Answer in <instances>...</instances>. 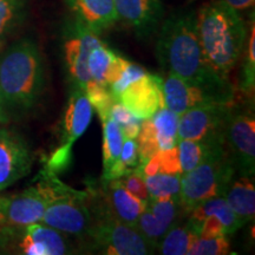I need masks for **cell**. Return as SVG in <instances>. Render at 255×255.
I'll list each match as a JSON object with an SVG mask.
<instances>
[{"label": "cell", "mask_w": 255, "mask_h": 255, "mask_svg": "<svg viewBox=\"0 0 255 255\" xmlns=\"http://www.w3.org/2000/svg\"><path fill=\"white\" fill-rule=\"evenodd\" d=\"M157 32L156 56L162 69L203 89L216 103H234L233 84L216 72L203 55L197 34L196 12H175L163 19Z\"/></svg>", "instance_id": "cell-1"}, {"label": "cell", "mask_w": 255, "mask_h": 255, "mask_svg": "<svg viewBox=\"0 0 255 255\" xmlns=\"http://www.w3.org/2000/svg\"><path fill=\"white\" fill-rule=\"evenodd\" d=\"M45 88L43 55L33 39L15 41L0 56V98L8 119L30 114Z\"/></svg>", "instance_id": "cell-2"}, {"label": "cell", "mask_w": 255, "mask_h": 255, "mask_svg": "<svg viewBox=\"0 0 255 255\" xmlns=\"http://www.w3.org/2000/svg\"><path fill=\"white\" fill-rule=\"evenodd\" d=\"M196 24L207 63L228 78L245 52L246 23L237 9L221 0H213L196 12Z\"/></svg>", "instance_id": "cell-3"}, {"label": "cell", "mask_w": 255, "mask_h": 255, "mask_svg": "<svg viewBox=\"0 0 255 255\" xmlns=\"http://www.w3.org/2000/svg\"><path fill=\"white\" fill-rule=\"evenodd\" d=\"M235 174L225 145L219 146L197 167L181 176L180 202L184 212L189 214L191 209L210 197L225 196Z\"/></svg>", "instance_id": "cell-4"}, {"label": "cell", "mask_w": 255, "mask_h": 255, "mask_svg": "<svg viewBox=\"0 0 255 255\" xmlns=\"http://www.w3.org/2000/svg\"><path fill=\"white\" fill-rule=\"evenodd\" d=\"M82 241L87 250L100 254L145 255L155 251L137 227L121 222L110 213L96 218Z\"/></svg>", "instance_id": "cell-5"}, {"label": "cell", "mask_w": 255, "mask_h": 255, "mask_svg": "<svg viewBox=\"0 0 255 255\" xmlns=\"http://www.w3.org/2000/svg\"><path fill=\"white\" fill-rule=\"evenodd\" d=\"M0 242L7 245L14 253L25 255H66L78 251L69 235L43 222L6 227L0 233Z\"/></svg>", "instance_id": "cell-6"}, {"label": "cell", "mask_w": 255, "mask_h": 255, "mask_svg": "<svg viewBox=\"0 0 255 255\" xmlns=\"http://www.w3.org/2000/svg\"><path fill=\"white\" fill-rule=\"evenodd\" d=\"M225 149L239 175L253 176L255 169L253 108H245L233 103L225 130Z\"/></svg>", "instance_id": "cell-7"}, {"label": "cell", "mask_w": 255, "mask_h": 255, "mask_svg": "<svg viewBox=\"0 0 255 255\" xmlns=\"http://www.w3.org/2000/svg\"><path fill=\"white\" fill-rule=\"evenodd\" d=\"M40 222L79 241L83 240L95 223L90 191L76 190L70 195L53 200L46 207Z\"/></svg>", "instance_id": "cell-8"}, {"label": "cell", "mask_w": 255, "mask_h": 255, "mask_svg": "<svg viewBox=\"0 0 255 255\" xmlns=\"http://www.w3.org/2000/svg\"><path fill=\"white\" fill-rule=\"evenodd\" d=\"M231 104L207 103L191 108L178 117V139H207L225 142Z\"/></svg>", "instance_id": "cell-9"}, {"label": "cell", "mask_w": 255, "mask_h": 255, "mask_svg": "<svg viewBox=\"0 0 255 255\" xmlns=\"http://www.w3.org/2000/svg\"><path fill=\"white\" fill-rule=\"evenodd\" d=\"M101 43L98 34L76 20L66 26L63 38V65L72 88H85L89 79H91L88 71L89 55Z\"/></svg>", "instance_id": "cell-10"}, {"label": "cell", "mask_w": 255, "mask_h": 255, "mask_svg": "<svg viewBox=\"0 0 255 255\" xmlns=\"http://www.w3.org/2000/svg\"><path fill=\"white\" fill-rule=\"evenodd\" d=\"M34 156L24 136L8 128H0V191L30 174Z\"/></svg>", "instance_id": "cell-11"}, {"label": "cell", "mask_w": 255, "mask_h": 255, "mask_svg": "<svg viewBox=\"0 0 255 255\" xmlns=\"http://www.w3.org/2000/svg\"><path fill=\"white\" fill-rule=\"evenodd\" d=\"M119 20L135 32L139 39L154 36L164 19L161 0H115Z\"/></svg>", "instance_id": "cell-12"}, {"label": "cell", "mask_w": 255, "mask_h": 255, "mask_svg": "<svg viewBox=\"0 0 255 255\" xmlns=\"http://www.w3.org/2000/svg\"><path fill=\"white\" fill-rule=\"evenodd\" d=\"M159 76L146 72L143 77L132 82L121 92L119 102L122 103L136 119H151L159 108L165 107Z\"/></svg>", "instance_id": "cell-13"}, {"label": "cell", "mask_w": 255, "mask_h": 255, "mask_svg": "<svg viewBox=\"0 0 255 255\" xmlns=\"http://www.w3.org/2000/svg\"><path fill=\"white\" fill-rule=\"evenodd\" d=\"M94 108L88 100L85 88H72L62 119L60 148L72 151L73 144L90 126Z\"/></svg>", "instance_id": "cell-14"}, {"label": "cell", "mask_w": 255, "mask_h": 255, "mask_svg": "<svg viewBox=\"0 0 255 255\" xmlns=\"http://www.w3.org/2000/svg\"><path fill=\"white\" fill-rule=\"evenodd\" d=\"M73 20L96 34L109 30L119 21L115 0H65Z\"/></svg>", "instance_id": "cell-15"}, {"label": "cell", "mask_w": 255, "mask_h": 255, "mask_svg": "<svg viewBox=\"0 0 255 255\" xmlns=\"http://www.w3.org/2000/svg\"><path fill=\"white\" fill-rule=\"evenodd\" d=\"M162 92L165 108L178 116L197 105L216 103L203 89L190 84L173 73H167V77L162 81Z\"/></svg>", "instance_id": "cell-16"}, {"label": "cell", "mask_w": 255, "mask_h": 255, "mask_svg": "<svg viewBox=\"0 0 255 255\" xmlns=\"http://www.w3.org/2000/svg\"><path fill=\"white\" fill-rule=\"evenodd\" d=\"M103 187L105 203L111 214L121 222L136 227L137 220L145 209L148 202H144L130 193L119 182V180L108 182L103 181Z\"/></svg>", "instance_id": "cell-17"}, {"label": "cell", "mask_w": 255, "mask_h": 255, "mask_svg": "<svg viewBox=\"0 0 255 255\" xmlns=\"http://www.w3.org/2000/svg\"><path fill=\"white\" fill-rule=\"evenodd\" d=\"M208 215H215L222 223L225 234L229 235L234 234L238 229H240L242 226L237 215L234 214L231 206L228 205L227 200L225 196H215L203 201L200 205H197L195 208L191 209V212L187 215V221L193 227L197 234H200L201 226H202L203 220Z\"/></svg>", "instance_id": "cell-18"}, {"label": "cell", "mask_w": 255, "mask_h": 255, "mask_svg": "<svg viewBox=\"0 0 255 255\" xmlns=\"http://www.w3.org/2000/svg\"><path fill=\"white\" fill-rule=\"evenodd\" d=\"M126 58L111 50L104 41L91 50L88 59V71L92 81L109 88L122 71Z\"/></svg>", "instance_id": "cell-19"}, {"label": "cell", "mask_w": 255, "mask_h": 255, "mask_svg": "<svg viewBox=\"0 0 255 255\" xmlns=\"http://www.w3.org/2000/svg\"><path fill=\"white\" fill-rule=\"evenodd\" d=\"M226 200L237 215L241 226L253 221L255 215V189L253 176H242L233 178L226 191Z\"/></svg>", "instance_id": "cell-20"}, {"label": "cell", "mask_w": 255, "mask_h": 255, "mask_svg": "<svg viewBox=\"0 0 255 255\" xmlns=\"http://www.w3.org/2000/svg\"><path fill=\"white\" fill-rule=\"evenodd\" d=\"M31 0H0V47L26 20Z\"/></svg>", "instance_id": "cell-21"}, {"label": "cell", "mask_w": 255, "mask_h": 255, "mask_svg": "<svg viewBox=\"0 0 255 255\" xmlns=\"http://www.w3.org/2000/svg\"><path fill=\"white\" fill-rule=\"evenodd\" d=\"M178 158L181 171L189 173L194 168L203 162L219 146L225 145L221 141H207V139H178Z\"/></svg>", "instance_id": "cell-22"}, {"label": "cell", "mask_w": 255, "mask_h": 255, "mask_svg": "<svg viewBox=\"0 0 255 255\" xmlns=\"http://www.w3.org/2000/svg\"><path fill=\"white\" fill-rule=\"evenodd\" d=\"M199 238V234L194 231L193 227L186 222H176L169 228L165 235L162 238L161 242L156 250L159 254L163 255H184L194 241Z\"/></svg>", "instance_id": "cell-23"}, {"label": "cell", "mask_w": 255, "mask_h": 255, "mask_svg": "<svg viewBox=\"0 0 255 255\" xmlns=\"http://www.w3.org/2000/svg\"><path fill=\"white\" fill-rule=\"evenodd\" d=\"M103 123V176L114 167L121 157L123 145V132L113 119L108 117Z\"/></svg>", "instance_id": "cell-24"}, {"label": "cell", "mask_w": 255, "mask_h": 255, "mask_svg": "<svg viewBox=\"0 0 255 255\" xmlns=\"http://www.w3.org/2000/svg\"><path fill=\"white\" fill-rule=\"evenodd\" d=\"M178 115L168 108H159L151 117L159 150H167L177 144Z\"/></svg>", "instance_id": "cell-25"}, {"label": "cell", "mask_w": 255, "mask_h": 255, "mask_svg": "<svg viewBox=\"0 0 255 255\" xmlns=\"http://www.w3.org/2000/svg\"><path fill=\"white\" fill-rule=\"evenodd\" d=\"M181 176L176 174L156 173L144 175L146 189L150 199H174L180 197Z\"/></svg>", "instance_id": "cell-26"}, {"label": "cell", "mask_w": 255, "mask_h": 255, "mask_svg": "<svg viewBox=\"0 0 255 255\" xmlns=\"http://www.w3.org/2000/svg\"><path fill=\"white\" fill-rule=\"evenodd\" d=\"M85 92H87L88 100L92 105V108L97 111L102 121L109 117L111 107L116 103V98L111 94L109 88L103 84L89 79L85 84Z\"/></svg>", "instance_id": "cell-27"}, {"label": "cell", "mask_w": 255, "mask_h": 255, "mask_svg": "<svg viewBox=\"0 0 255 255\" xmlns=\"http://www.w3.org/2000/svg\"><path fill=\"white\" fill-rule=\"evenodd\" d=\"M246 56L242 65L240 90L250 97L254 91L255 84V23L254 13H252V26L251 34L246 41Z\"/></svg>", "instance_id": "cell-28"}, {"label": "cell", "mask_w": 255, "mask_h": 255, "mask_svg": "<svg viewBox=\"0 0 255 255\" xmlns=\"http://www.w3.org/2000/svg\"><path fill=\"white\" fill-rule=\"evenodd\" d=\"M136 139L137 145H138L139 162H141V167H143L148 159H150L159 151L157 137H156L151 119L141 121V128H139V132Z\"/></svg>", "instance_id": "cell-29"}, {"label": "cell", "mask_w": 255, "mask_h": 255, "mask_svg": "<svg viewBox=\"0 0 255 255\" xmlns=\"http://www.w3.org/2000/svg\"><path fill=\"white\" fill-rule=\"evenodd\" d=\"M109 117L121 127L124 137L136 139L141 128V120L136 119L122 103L116 102L111 107Z\"/></svg>", "instance_id": "cell-30"}, {"label": "cell", "mask_w": 255, "mask_h": 255, "mask_svg": "<svg viewBox=\"0 0 255 255\" xmlns=\"http://www.w3.org/2000/svg\"><path fill=\"white\" fill-rule=\"evenodd\" d=\"M190 255H226L231 254V245L227 237L212 239L197 238L188 251Z\"/></svg>", "instance_id": "cell-31"}, {"label": "cell", "mask_w": 255, "mask_h": 255, "mask_svg": "<svg viewBox=\"0 0 255 255\" xmlns=\"http://www.w3.org/2000/svg\"><path fill=\"white\" fill-rule=\"evenodd\" d=\"M146 73V71L142 66L137 65V64L130 62V60L126 59V63H124L122 71L120 72L119 77L116 78L113 84L109 87V90L116 101H119V96L121 95V92L124 91L128 85L131 84L132 82L137 81L141 77H143Z\"/></svg>", "instance_id": "cell-32"}, {"label": "cell", "mask_w": 255, "mask_h": 255, "mask_svg": "<svg viewBox=\"0 0 255 255\" xmlns=\"http://www.w3.org/2000/svg\"><path fill=\"white\" fill-rule=\"evenodd\" d=\"M117 180L126 189L129 190L130 193L138 197V199L144 201V202H148L150 200V196H149L148 189H146L145 186L142 167L128 171L127 174H124L122 177L117 178Z\"/></svg>", "instance_id": "cell-33"}, {"label": "cell", "mask_w": 255, "mask_h": 255, "mask_svg": "<svg viewBox=\"0 0 255 255\" xmlns=\"http://www.w3.org/2000/svg\"><path fill=\"white\" fill-rule=\"evenodd\" d=\"M159 173L182 175L177 145L167 150H159Z\"/></svg>", "instance_id": "cell-34"}, {"label": "cell", "mask_w": 255, "mask_h": 255, "mask_svg": "<svg viewBox=\"0 0 255 255\" xmlns=\"http://www.w3.org/2000/svg\"><path fill=\"white\" fill-rule=\"evenodd\" d=\"M219 237H227L225 234L222 223L215 215H208L203 220L202 226H201L199 238L201 239H212Z\"/></svg>", "instance_id": "cell-35"}, {"label": "cell", "mask_w": 255, "mask_h": 255, "mask_svg": "<svg viewBox=\"0 0 255 255\" xmlns=\"http://www.w3.org/2000/svg\"><path fill=\"white\" fill-rule=\"evenodd\" d=\"M221 1L226 2V4L231 6V7L235 8L237 11H246L253 7L255 0H221Z\"/></svg>", "instance_id": "cell-36"}, {"label": "cell", "mask_w": 255, "mask_h": 255, "mask_svg": "<svg viewBox=\"0 0 255 255\" xmlns=\"http://www.w3.org/2000/svg\"><path fill=\"white\" fill-rule=\"evenodd\" d=\"M6 202H7V196L0 195V233L7 227V220H6Z\"/></svg>", "instance_id": "cell-37"}, {"label": "cell", "mask_w": 255, "mask_h": 255, "mask_svg": "<svg viewBox=\"0 0 255 255\" xmlns=\"http://www.w3.org/2000/svg\"><path fill=\"white\" fill-rule=\"evenodd\" d=\"M8 116L7 114H6V111L4 109V105H2V102H1V98H0V127L4 126L8 122Z\"/></svg>", "instance_id": "cell-38"}]
</instances>
